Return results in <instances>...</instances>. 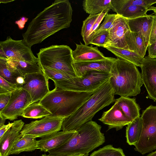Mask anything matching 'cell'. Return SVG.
Returning <instances> with one entry per match:
<instances>
[{"label":"cell","instance_id":"1","mask_svg":"<svg viewBox=\"0 0 156 156\" xmlns=\"http://www.w3.org/2000/svg\"><path fill=\"white\" fill-rule=\"evenodd\" d=\"M72 13L69 0H55L30 22L26 31L22 34L23 42L31 48L60 30L69 27Z\"/></svg>","mask_w":156,"mask_h":156},{"label":"cell","instance_id":"2","mask_svg":"<svg viewBox=\"0 0 156 156\" xmlns=\"http://www.w3.org/2000/svg\"><path fill=\"white\" fill-rule=\"evenodd\" d=\"M101 126L96 122H87L78 129L77 133L66 142L48 152L57 156L88 154L105 142V136L101 131Z\"/></svg>","mask_w":156,"mask_h":156},{"label":"cell","instance_id":"3","mask_svg":"<svg viewBox=\"0 0 156 156\" xmlns=\"http://www.w3.org/2000/svg\"><path fill=\"white\" fill-rule=\"evenodd\" d=\"M114 95L108 80L94 91L73 114L65 118L61 130L76 131L84 123L92 120L98 112L115 102Z\"/></svg>","mask_w":156,"mask_h":156},{"label":"cell","instance_id":"4","mask_svg":"<svg viewBox=\"0 0 156 156\" xmlns=\"http://www.w3.org/2000/svg\"><path fill=\"white\" fill-rule=\"evenodd\" d=\"M94 92H79L55 87L38 103L51 113L45 117L66 118L73 114Z\"/></svg>","mask_w":156,"mask_h":156},{"label":"cell","instance_id":"5","mask_svg":"<svg viewBox=\"0 0 156 156\" xmlns=\"http://www.w3.org/2000/svg\"><path fill=\"white\" fill-rule=\"evenodd\" d=\"M110 73L111 76L108 81L115 95L128 97L140 93L143 84L141 75L135 65L117 57Z\"/></svg>","mask_w":156,"mask_h":156},{"label":"cell","instance_id":"6","mask_svg":"<svg viewBox=\"0 0 156 156\" xmlns=\"http://www.w3.org/2000/svg\"><path fill=\"white\" fill-rule=\"evenodd\" d=\"M72 49L66 45H52L42 48L37 54L41 67L55 69L72 77H77L72 64Z\"/></svg>","mask_w":156,"mask_h":156},{"label":"cell","instance_id":"7","mask_svg":"<svg viewBox=\"0 0 156 156\" xmlns=\"http://www.w3.org/2000/svg\"><path fill=\"white\" fill-rule=\"evenodd\" d=\"M110 73L98 71L88 72L80 77L53 80L55 87L79 92H94L108 81Z\"/></svg>","mask_w":156,"mask_h":156},{"label":"cell","instance_id":"8","mask_svg":"<svg viewBox=\"0 0 156 156\" xmlns=\"http://www.w3.org/2000/svg\"><path fill=\"white\" fill-rule=\"evenodd\" d=\"M141 135L135 150L142 155L156 149V106L151 105L142 112Z\"/></svg>","mask_w":156,"mask_h":156},{"label":"cell","instance_id":"9","mask_svg":"<svg viewBox=\"0 0 156 156\" xmlns=\"http://www.w3.org/2000/svg\"><path fill=\"white\" fill-rule=\"evenodd\" d=\"M0 58L38 62V58L34 55L31 48L24 44L22 40H14L9 36L0 42Z\"/></svg>","mask_w":156,"mask_h":156},{"label":"cell","instance_id":"10","mask_svg":"<svg viewBox=\"0 0 156 156\" xmlns=\"http://www.w3.org/2000/svg\"><path fill=\"white\" fill-rule=\"evenodd\" d=\"M65 118L44 117L39 120L24 124L20 132L21 136L26 135L42 138L61 130Z\"/></svg>","mask_w":156,"mask_h":156},{"label":"cell","instance_id":"11","mask_svg":"<svg viewBox=\"0 0 156 156\" xmlns=\"http://www.w3.org/2000/svg\"><path fill=\"white\" fill-rule=\"evenodd\" d=\"M32 99L26 90L19 88L12 92L8 104L0 115L11 121L22 116L24 110L32 104Z\"/></svg>","mask_w":156,"mask_h":156},{"label":"cell","instance_id":"12","mask_svg":"<svg viewBox=\"0 0 156 156\" xmlns=\"http://www.w3.org/2000/svg\"><path fill=\"white\" fill-rule=\"evenodd\" d=\"M21 88L30 95L32 104L40 101L50 91L48 80L42 72L25 75L24 82Z\"/></svg>","mask_w":156,"mask_h":156},{"label":"cell","instance_id":"13","mask_svg":"<svg viewBox=\"0 0 156 156\" xmlns=\"http://www.w3.org/2000/svg\"><path fill=\"white\" fill-rule=\"evenodd\" d=\"M108 31L109 40L105 48L110 46L128 50L127 42L131 31L128 19L117 15Z\"/></svg>","mask_w":156,"mask_h":156},{"label":"cell","instance_id":"14","mask_svg":"<svg viewBox=\"0 0 156 156\" xmlns=\"http://www.w3.org/2000/svg\"><path fill=\"white\" fill-rule=\"evenodd\" d=\"M141 76L147 97L156 101V58L144 57L141 67Z\"/></svg>","mask_w":156,"mask_h":156},{"label":"cell","instance_id":"15","mask_svg":"<svg viewBox=\"0 0 156 156\" xmlns=\"http://www.w3.org/2000/svg\"><path fill=\"white\" fill-rule=\"evenodd\" d=\"M98 120L108 126V130L115 128L116 131L121 129L132 122L115 102L110 109L103 113Z\"/></svg>","mask_w":156,"mask_h":156},{"label":"cell","instance_id":"16","mask_svg":"<svg viewBox=\"0 0 156 156\" xmlns=\"http://www.w3.org/2000/svg\"><path fill=\"white\" fill-rule=\"evenodd\" d=\"M24 122L21 120L14 121L12 127L0 138V156H9L20 134Z\"/></svg>","mask_w":156,"mask_h":156},{"label":"cell","instance_id":"17","mask_svg":"<svg viewBox=\"0 0 156 156\" xmlns=\"http://www.w3.org/2000/svg\"><path fill=\"white\" fill-rule=\"evenodd\" d=\"M77 133L76 130L56 132L38 140L37 148L41 151L48 152L63 144Z\"/></svg>","mask_w":156,"mask_h":156},{"label":"cell","instance_id":"18","mask_svg":"<svg viewBox=\"0 0 156 156\" xmlns=\"http://www.w3.org/2000/svg\"><path fill=\"white\" fill-rule=\"evenodd\" d=\"M116 58L110 57L103 60L74 62L72 65L76 76L80 77L88 72L98 71L110 73L112 66Z\"/></svg>","mask_w":156,"mask_h":156},{"label":"cell","instance_id":"19","mask_svg":"<svg viewBox=\"0 0 156 156\" xmlns=\"http://www.w3.org/2000/svg\"><path fill=\"white\" fill-rule=\"evenodd\" d=\"M111 3L112 10L113 11L128 20L147 15V9L142 6L129 5L125 0H112Z\"/></svg>","mask_w":156,"mask_h":156},{"label":"cell","instance_id":"20","mask_svg":"<svg viewBox=\"0 0 156 156\" xmlns=\"http://www.w3.org/2000/svg\"><path fill=\"white\" fill-rule=\"evenodd\" d=\"M75 49L72 51V55L74 62L103 60L110 57H106L98 50V47L88 46L80 42L76 44Z\"/></svg>","mask_w":156,"mask_h":156},{"label":"cell","instance_id":"21","mask_svg":"<svg viewBox=\"0 0 156 156\" xmlns=\"http://www.w3.org/2000/svg\"><path fill=\"white\" fill-rule=\"evenodd\" d=\"M154 15H151L133 19L128 20L130 31L140 33L143 38L145 45L147 48L152 27Z\"/></svg>","mask_w":156,"mask_h":156},{"label":"cell","instance_id":"22","mask_svg":"<svg viewBox=\"0 0 156 156\" xmlns=\"http://www.w3.org/2000/svg\"><path fill=\"white\" fill-rule=\"evenodd\" d=\"M115 102L131 121L140 116V108L135 98L120 97L115 99Z\"/></svg>","mask_w":156,"mask_h":156},{"label":"cell","instance_id":"23","mask_svg":"<svg viewBox=\"0 0 156 156\" xmlns=\"http://www.w3.org/2000/svg\"><path fill=\"white\" fill-rule=\"evenodd\" d=\"M112 0H85L82 5L84 11L90 15L100 13L102 12L108 13L112 6Z\"/></svg>","mask_w":156,"mask_h":156},{"label":"cell","instance_id":"24","mask_svg":"<svg viewBox=\"0 0 156 156\" xmlns=\"http://www.w3.org/2000/svg\"><path fill=\"white\" fill-rule=\"evenodd\" d=\"M38 140L36 138L28 135H23L16 142L10 154H18L23 152H32L37 148Z\"/></svg>","mask_w":156,"mask_h":156},{"label":"cell","instance_id":"25","mask_svg":"<svg viewBox=\"0 0 156 156\" xmlns=\"http://www.w3.org/2000/svg\"><path fill=\"white\" fill-rule=\"evenodd\" d=\"M126 137L127 143L135 146L138 142L141 133L142 122L141 117H139L127 125Z\"/></svg>","mask_w":156,"mask_h":156},{"label":"cell","instance_id":"26","mask_svg":"<svg viewBox=\"0 0 156 156\" xmlns=\"http://www.w3.org/2000/svg\"><path fill=\"white\" fill-rule=\"evenodd\" d=\"M6 59L8 64L17 70L22 76L42 72L39 62H33L21 60Z\"/></svg>","mask_w":156,"mask_h":156},{"label":"cell","instance_id":"27","mask_svg":"<svg viewBox=\"0 0 156 156\" xmlns=\"http://www.w3.org/2000/svg\"><path fill=\"white\" fill-rule=\"evenodd\" d=\"M105 48L118 58L130 62L136 66L140 67L144 59V57L129 50L110 46Z\"/></svg>","mask_w":156,"mask_h":156},{"label":"cell","instance_id":"28","mask_svg":"<svg viewBox=\"0 0 156 156\" xmlns=\"http://www.w3.org/2000/svg\"><path fill=\"white\" fill-rule=\"evenodd\" d=\"M128 50L144 57L147 48L145 46L141 34L131 32L127 42Z\"/></svg>","mask_w":156,"mask_h":156},{"label":"cell","instance_id":"29","mask_svg":"<svg viewBox=\"0 0 156 156\" xmlns=\"http://www.w3.org/2000/svg\"><path fill=\"white\" fill-rule=\"evenodd\" d=\"M22 76L16 69L10 66L6 59L0 58V76L8 82L17 85L16 79Z\"/></svg>","mask_w":156,"mask_h":156},{"label":"cell","instance_id":"30","mask_svg":"<svg viewBox=\"0 0 156 156\" xmlns=\"http://www.w3.org/2000/svg\"><path fill=\"white\" fill-rule=\"evenodd\" d=\"M51 113L42 105L33 103L28 106L24 111L22 116L27 118L37 119L46 117Z\"/></svg>","mask_w":156,"mask_h":156},{"label":"cell","instance_id":"31","mask_svg":"<svg viewBox=\"0 0 156 156\" xmlns=\"http://www.w3.org/2000/svg\"><path fill=\"white\" fill-rule=\"evenodd\" d=\"M99 14L94 15H89L83 21L81 30V35L83 37L85 44L86 45H88L89 44L88 40L90 32Z\"/></svg>","mask_w":156,"mask_h":156},{"label":"cell","instance_id":"32","mask_svg":"<svg viewBox=\"0 0 156 156\" xmlns=\"http://www.w3.org/2000/svg\"><path fill=\"white\" fill-rule=\"evenodd\" d=\"M89 156H126L122 149L114 147L112 145H106L93 152Z\"/></svg>","mask_w":156,"mask_h":156},{"label":"cell","instance_id":"33","mask_svg":"<svg viewBox=\"0 0 156 156\" xmlns=\"http://www.w3.org/2000/svg\"><path fill=\"white\" fill-rule=\"evenodd\" d=\"M41 67L42 72L48 80L50 79L53 81L61 80L73 78L66 74L54 69L44 67Z\"/></svg>","mask_w":156,"mask_h":156},{"label":"cell","instance_id":"34","mask_svg":"<svg viewBox=\"0 0 156 156\" xmlns=\"http://www.w3.org/2000/svg\"><path fill=\"white\" fill-rule=\"evenodd\" d=\"M108 30L102 31L93 36L90 44L105 48L109 40Z\"/></svg>","mask_w":156,"mask_h":156},{"label":"cell","instance_id":"35","mask_svg":"<svg viewBox=\"0 0 156 156\" xmlns=\"http://www.w3.org/2000/svg\"><path fill=\"white\" fill-rule=\"evenodd\" d=\"M117 16V14H116L107 13L105 17L104 22L95 32L94 35L98 34L102 31L108 30L113 24Z\"/></svg>","mask_w":156,"mask_h":156},{"label":"cell","instance_id":"36","mask_svg":"<svg viewBox=\"0 0 156 156\" xmlns=\"http://www.w3.org/2000/svg\"><path fill=\"white\" fill-rule=\"evenodd\" d=\"M129 5L142 6L148 9L151 5L156 3V0H125Z\"/></svg>","mask_w":156,"mask_h":156},{"label":"cell","instance_id":"37","mask_svg":"<svg viewBox=\"0 0 156 156\" xmlns=\"http://www.w3.org/2000/svg\"><path fill=\"white\" fill-rule=\"evenodd\" d=\"M107 13H108L102 12L99 14L90 32L88 40L89 44H90V43L94 36L95 32L99 28L101 22Z\"/></svg>","mask_w":156,"mask_h":156},{"label":"cell","instance_id":"38","mask_svg":"<svg viewBox=\"0 0 156 156\" xmlns=\"http://www.w3.org/2000/svg\"><path fill=\"white\" fill-rule=\"evenodd\" d=\"M0 87L4 88L10 92H12L19 88L17 85L8 82L0 76Z\"/></svg>","mask_w":156,"mask_h":156},{"label":"cell","instance_id":"39","mask_svg":"<svg viewBox=\"0 0 156 156\" xmlns=\"http://www.w3.org/2000/svg\"><path fill=\"white\" fill-rule=\"evenodd\" d=\"M12 92L0 94V112L5 107L11 98Z\"/></svg>","mask_w":156,"mask_h":156},{"label":"cell","instance_id":"40","mask_svg":"<svg viewBox=\"0 0 156 156\" xmlns=\"http://www.w3.org/2000/svg\"><path fill=\"white\" fill-rule=\"evenodd\" d=\"M156 41V15H154L153 23L149 38L148 46L151 44Z\"/></svg>","mask_w":156,"mask_h":156},{"label":"cell","instance_id":"41","mask_svg":"<svg viewBox=\"0 0 156 156\" xmlns=\"http://www.w3.org/2000/svg\"><path fill=\"white\" fill-rule=\"evenodd\" d=\"M148 55L150 58H156V41L147 48Z\"/></svg>","mask_w":156,"mask_h":156},{"label":"cell","instance_id":"42","mask_svg":"<svg viewBox=\"0 0 156 156\" xmlns=\"http://www.w3.org/2000/svg\"><path fill=\"white\" fill-rule=\"evenodd\" d=\"M28 18L25 16H22L20 19L16 21L15 23L18 26L20 30H22L24 27L25 24L27 21Z\"/></svg>","mask_w":156,"mask_h":156},{"label":"cell","instance_id":"43","mask_svg":"<svg viewBox=\"0 0 156 156\" xmlns=\"http://www.w3.org/2000/svg\"><path fill=\"white\" fill-rule=\"evenodd\" d=\"M13 124V122H9L8 124L0 127V138H1L4 134L12 127Z\"/></svg>","mask_w":156,"mask_h":156},{"label":"cell","instance_id":"44","mask_svg":"<svg viewBox=\"0 0 156 156\" xmlns=\"http://www.w3.org/2000/svg\"><path fill=\"white\" fill-rule=\"evenodd\" d=\"M17 85L19 88H21L22 85L24 82V76H18L16 79Z\"/></svg>","mask_w":156,"mask_h":156},{"label":"cell","instance_id":"45","mask_svg":"<svg viewBox=\"0 0 156 156\" xmlns=\"http://www.w3.org/2000/svg\"><path fill=\"white\" fill-rule=\"evenodd\" d=\"M6 119L1 115H0V127L5 125Z\"/></svg>","mask_w":156,"mask_h":156},{"label":"cell","instance_id":"46","mask_svg":"<svg viewBox=\"0 0 156 156\" xmlns=\"http://www.w3.org/2000/svg\"><path fill=\"white\" fill-rule=\"evenodd\" d=\"M88 154H79L77 155H71L69 156H88ZM41 156H55L49 154H42Z\"/></svg>","mask_w":156,"mask_h":156},{"label":"cell","instance_id":"47","mask_svg":"<svg viewBox=\"0 0 156 156\" xmlns=\"http://www.w3.org/2000/svg\"><path fill=\"white\" fill-rule=\"evenodd\" d=\"M10 93L4 88L0 87V94H5Z\"/></svg>","mask_w":156,"mask_h":156},{"label":"cell","instance_id":"48","mask_svg":"<svg viewBox=\"0 0 156 156\" xmlns=\"http://www.w3.org/2000/svg\"><path fill=\"white\" fill-rule=\"evenodd\" d=\"M148 10L153 11L154 15H156V7L151 6L148 9Z\"/></svg>","mask_w":156,"mask_h":156},{"label":"cell","instance_id":"49","mask_svg":"<svg viewBox=\"0 0 156 156\" xmlns=\"http://www.w3.org/2000/svg\"><path fill=\"white\" fill-rule=\"evenodd\" d=\"M14 1V0H1L0 2L1 3H7L8 2H12Z\"/></svg>","mask_w":156,"mask_h":156},{"label":"cell","instance_id":"50","mask_svg":"<svg viewBox=\"0 0 156 156\" xmlns=\"http://www.w3.org/2000/svg\"><path fill=\"white\" fill-rule=\"evenodd\" d=\"M147 156H156V151L150 153Z\"/></svg>","mask_w":156,"mask_h":156},{"label":"cell","instance_id":"51","mask_svg":"<svg viewBox=\"0 0 156 156\" xmlns=\"http://www.w3.org/2000/svg\"><path fill=\"white\" fill-rule=\"evenodd\" d=\"M25 156V155H24V156Z\"/></svg>","mask_w":156,"mask_h":156}]
</instances>
